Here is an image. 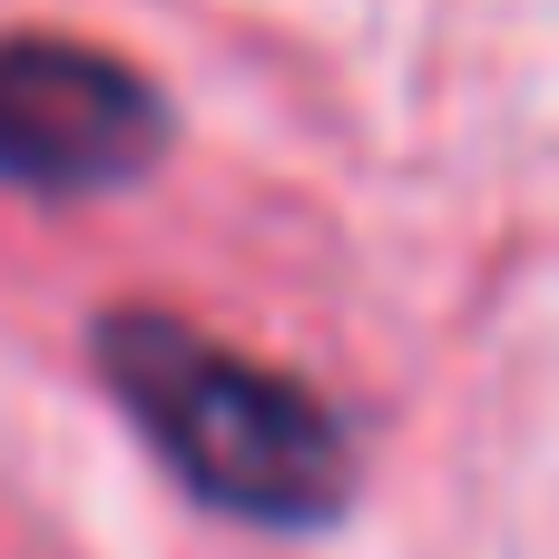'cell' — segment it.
I'll use <instances>...</instances> for the list:
<instances>
[{"label":"cell","instance_id":"cell-1","mask_svg":"<svg viewBox=\"0 0 559 559\" xmlns=\"http://www.w3.org/2000/svg\"><path fill=\"white\" fill-rule=\"evenodd\" d=\"M118 413L147 432V452L206 501L255 531H324L354 501V442L344 423L275 364L226 354L216 334L118 305L88 334Z\"/></svg>","mask_w":559,"mask_h":559},{"label":"cell","instance_id":"cell-2","mask_svg":"<svg viewBox=\"0 0 559 559\" xmlns=\"http://www.w3.org/2000/svg\"><path fill=\"white\" fill-rule=\"evenodd\" d=\"M167 147V98L88 39L10 29L0 39V187L29 197H98L147 177Z\"/></svg>","mask_w":559,"mask_h":559}]
</instances>
